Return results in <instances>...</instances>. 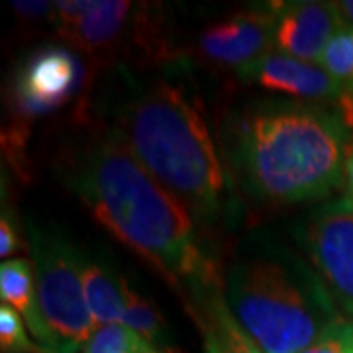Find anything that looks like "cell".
<instances>
[{
    "label": "cell",
    "instance_id": "6da1fadb",
    "mask_svg": "<svg viewBox=\"0 0 353 353\" xmlns=\"http://www.w3.org/2000/svg\"><path fill=\"white\" fill-rule=\"evenodd\" d=\"M63 179L102 226L173 285L196 292L218 283L204 259L187 208L165 189L116 130H97L67 153Z\"/></svg>",
    "mask_w": 353,
    "mask_h": 353
},
{
    "label": "cell",
    "instance_id": "7a4b0ae2",
    "mask_svg": "<svg viewBox=\"0 0 353 353\" xmlns=\"http://www.w3.org/2000/svg\"><path fill=\"white\" fill-rule=\"evenodd\" d=\"M165 75L138 77L122 67L116 101L118 132L143 167L187 210L216 222L236 216V199L196 92L181 79L183 65Z\"/></svg>",
    "mask_w": 353,
    "mask_h": 353
},
{
    "label": "cell",
    "instance_id": "3957f363",
    "mask_svg": "<svg viewBox=\"0 0 353 353\" xmlns=\"http://www.w3.org/2000/svg\"><path fill=\"white\" fill-rule=\"evenodd\" d=\"M228 132L234 169L261 201H318L345 181L352 136L336 108L255 101L230 120Z\"/></svg>",
    "mask_w": 353,
    "mask_h": 353
},
{
    "label": "cell",
    "instance_id": "277c9868",
    "mask_svg": "<svg viewBox=\"0 0 353 353\" xmlns=\"http://www.w3.org/2000/svg\"><path fill=\"white\" fill-rule=\"evenodd\" d=\"M224 301L261 353H301L341 320L314 269L259 238L245 241L228 267Z\"/></svg>",
    "mask_w": 353,
    "mask_h": 353
},
{
    "label": "cell",
    "instance_id": "5b68a950",
    "mask_svg": "<svg viewBox=\"0 0 353 353\" xmlns=\"http://www.w3.org/2000/svg\"><path fill=\"white\" fill-rule=\"evenodd\" d=\"M30 252L39 312L46 326V353H79L97 332L81 275V252L59 236L28 220Z\"/></svg>",
    "mask_w": 353,
    "mask_h": 353
},
{
    "label": "cell",
    "instance_id": "8992f818",
    "mask_svg": "<svg viewBox=\"0 0 353 353\" xmlns=\"http://www.w3.org/2000/svg\"><path fill=\"white\" fill-rule=\"evenodd\" d=\"M296 240L332 299L353 316V202L334 199L318 206L296 228Z\"/></svg>",
    "mask_w": 353,
    "mask_h": 353
},
{
    "label": "cell",
    "instance_id": "52a82bcc",
    "mask_svg": "<svg viewBox=\"0 0 353 353\" xmlns=\"http://www.w3.org/2000/svg\"><path fill=\"white\" fill-rule=\"evenodd\" d=\"M143 12L124 0H71L55 2L53 20L59 36L77 50L102 57L116 53L134 36L143 39ZM152 46V41H148Z\"/></svg>",
    "mask_w": 353,
    "mask_h": 353
},
{
    "label": "cell",
    "instance_id": "ba28073f",
    "mask_svg": "<svg viewBox=\"0 0 353 353\" xmlns=\"http://www.w3.org/2000/svg\"><path fill=\"white\" fill-rule=\"evenodd\" d=\"M83 79V67L73 53L46 48L30 55L16 77V99L26 116L50 112L71 99Z\"/></svg>",
    "mask_w": 353,
    "mask_h": 353
},
{
    "label": "cell",
    "instance_id": "9c48e42d",
    "mask_svg": "<svg viewBox=\"0 0 353 353\" xmlns=\"http://www.w3.org/2000/svg\"><path fill=\"white\" fill-rule=\"evenodd\" d=\"M238 75L269 90H279L312 104H330L334 108L345 92L322 65L308 63L287 53L269 51L263 57L240 67Z\"/></svg>",
    "mask_w": 353,
    "mask_h": 353
},
{
    "label": "cell",
    "instance_id": "30bf717a",
    "mask_svg": "<svg viewBox=\"0 0 353 353\" xmlns=\"http://www.w3.org/2000/svg\"><path fill=\"white\" fill-rule=\"evenodd\" d=\"M275 43V4L236 14L206 28L199 38L201 51L216 63L243 67L269 53Z\"/></svg>",
    "mask_w": 353,
    "mask_h": 353
},
{
    "label": "cell",
    "instance_id": "8fae6325",
    "mask_svg": "<svg viewBox=\"0 0 353 353\" xmlns=\"http://www.w3.org/2000/svg\"><path fill=\"white\" fill-rule=\"evenodd\" d=\"M343 30L336 2L275 4V43L290 57L320 65L322 53Z\"/></svg>",
    "mask_w": 353,
    "mask_h": 353
},
{
    "label": "cell",
    "instance_id": "7c38bea8",
    "mask_svg": "<svg viewBox=\"0 0 353 353\" xmlns=\"http://www.w3.org/2000/svg\"><path fill=\"white\" fill-rule=\"evenodd\" d=\"M81 275L90 314L97 326L120 324L126 306L128 283L102 259L81 253Z\"/></svg>",
    "mask_w": 353,
    "mask_h": 353
},
{
    "label": "cell",
    "instance_id": "4fadbf2b",
    "mask_svg": "<svg viewBox=\"0 0 353 353\" xmlns=\"http://www.w3.org/2000/svg\"><path fill=\"white\" fill-rule=\"evenodd\" d=\"M0 294L2 303L12 306L14 310L24 316L26 326L43 350L46 326L39 312L36 281L32 277V267L26 259H10L0 265Z\"/></svg>",
    "mask_w": 353,
    "mask_h": 353
},
{
    "label": "cell",
    "instance_id": "5bb4252c",
    "mask_svg": "<svg viewBox=\"0 0 353 353\" xmlns=\"http://www.w3.org/2000/svg\"><path fill=\"white\" fill-rule=\"evenodd\" d=\"M216 290L210 292L208 301H204L208 310L206 353H261L230 314L226 301Z\"/></svg>",
    "mask_w": 353,
    "mask_h": 353
},
{
    "label": "cell",
    "instance_id": "9a60e30c",
    "mask_svg": "<svg viewBox=\"0 0 353 353\" xmlns=\"http://www.w3.org/2000/svg\"><path fill=\"white\" fill-rule=\"evenodd\" d=\"M120 324L134 330L141 338L153 343L157 350H163L169 341L167 326H165L161 314L157 312V308L150 301L141 299L138 292L130 289V285L126 290V306H124V314H122Z\"/></svg>",
    "mask_w": 353,
    "mask_h": 353
},
{
    "label": "cell",
    "instance_id": "2e32d148",
    "mask_svg": "<svg viewBox=\"0 0 353 353\" xmlns=\"http://www.w3.org/2000/svg\"><path fill=\"white\" fill-rule=\"evenodd\" d=\"M83 353H161L153 343L122 324L99 326Z\"/></svg>",
    "mask_w": 353,
    "mask_h": 353
},
{
    "label": "cell",
    "instance_id": "e0dca14e",
    "mask_svg": "<svg viewBox=\"0 0 353 353\" xmlns=\"http://www.w3.org/2000/svg\"><path fill=\"white\" fill-rule=\"evenodd\" d=\"M320 65L341 87L353 90V30L343 28L330 39L322 53Z\"/></svg>",
    "mask_w": 353,
    "mask_h": 353
},
{
    "label": "cell",
    "instance_id": "ac0fdd59",
    "mask_svg": "<svg viewBox=\"0 0 353 353\" xmlns=\"http://www.w3.org/2000/svg\"><path fill=\"white\" fill-rule=\"evenodd\" d=\"M0 345L2 353H46L34 345L24 330V322L12 306L2 303L0 306Z\"/></svg>",
    "mask_w": 353,
    "mask_h": 353
},
{
    "label": "cell",
    "instance_id": "d6986e66",
    "mask_svg": "<svg viewBox=\"0 0 353 353\" xmlns=\"http://www.w3.org/2000/svg\"><path fill=\"white\" fill-rule=\"evenodd\" d=\"M301 353H353V322L338 320Z\"/></svg>",
    "mask_w": 353,
    "mask_h": 353
},
{
    "label": "cell",
    "instance_id": "ffe728a7",
    "mask_svg": "<svg viewBox=\"0 0 353 353\" xmlns=\"http://www.w3.org/2000/svg\"><path fill=\"white\" fill-rule=\"evenodd\" d=\"M20 236H18V228L14 224L12 214L8 210L2 212V222H0V257L6 259L8 255L20 250Z\"/></svg>",
    "mask_w": 353,
    "mask_h": 353
},
{
    "label": "cell",
    "instance_id": "44dd1931",
    "mask_svg": "<svg viewBox=\"0 0 353 353\" xmlns=\"http://www.w3.org/2000/svg\"><path fill=\"white\" fill-rule=\"evenodd\" d=\"M12 8L28 18H41V16H53L55 4L53 2H12Z\"/></svg>",
    "mask_w": 353,
    "mask_h": 353
},
{
    "label": "cell",
    "instance_id": "7402d4cb",
    "mask_svg": "<svg viewBox=\"0 0 353 353\" xmlns=\"http://www.w3.org/2000/svg\"><path fill=\"white\" fill-rule=\"evenodd\" d=\"M336 8L341 16L343 28L353 30V0H343V2H336Z\"/></svg>",
    "mask_w": 353,
    "mask_h": 353
},
{
    "label": "cell",
    "instance_id": "603a6c76",
    "mask_svg": "<svg viewBox=\"0 0 353 353\" xmlns=\"http://www.w3.org/2000/svg\"><path fill=\"white\" fill-rule=\"evenodd\" d=\"M345 185L350 192V201L353 202V141L347 150V159H345Z\"/></svg>",
    "mask_w": 353,
    "mask_h": 353
}]
</instances>
